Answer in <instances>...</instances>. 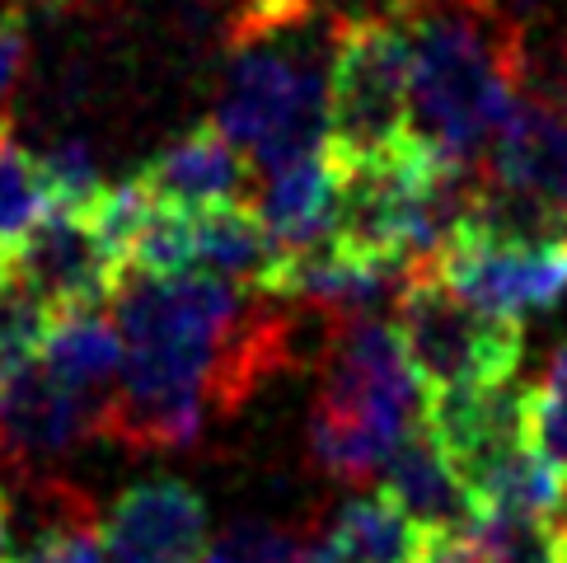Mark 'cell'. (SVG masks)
Masks as SVG:
<instances>
[{"mask_svg": "<svg viewBox=\"0 0 567 563\" xmlns=\"http://www.w3.org/2000/svg\"><path fill=\"white\" fill-rule=\"evenodd\" d=\"M127 361L109 395L104 437L132 455L188 451L212 418L245 409L291 361V319L272 296L212 273H136L113 291Z\"/></svg>", "mask_w": 567, "mask_h": 563, "instance_id": "obj_1", "label": "cell"}, {"mask_svg": "<svg viewBox=\"0 0 567 563\" xmlns=\"http://www.w3.org/2000/svg\"><path fill=\"white\" fill-rule=\"evenodd\" d=\"M427 418L422 376L380 315L333 319L310 413V455L338 484H371Z\"/></svg>", "mask_w": 567, "mask_h": 563, "instance_id": "obj_2", "label": "cell"}, {"mask_svg": "<svg viewBox=\"0 0 567 563\" xmlns=\"http://www.w3.org/2000/svg\"><path fill=\"white\" fill-rule=\"evenodd\" d=\"M516 104V33L427 0L413 14V136L464 165H488Z\"/></svg>", "mask_w": 567, "mask_h": 563, "instance_id": "obj_3", "label": "cell"}, {"mask_svg": "<svg viewBox=\"0 0 567 563\" xmlns=\"http://www.w3.org/2000/svg\"><path fill=\"white\" fill-rule=\"evenodd\" d=\"M315 24L230 43L212 127L249 155L254 174L329 151V48H306Z\"/></svg>", "mask_w": 567, "mask_h": 563, "instance_id": "obj_4", "label": "cell"}, {"mask_svg": "<svg viewBox=\"0 0 567 563\" xmlns=\"http://www.w3.org/2000/svg\"><path fill=\"white\" fill-rule=\"evenodd\" d=\"M413 141V19L333 33L329 155L338 165L394 155Z\"/></svg>", "mask_w": 567, "mask_h": 563, "instance_id": "obj_5", "label": "cell"}, {"mask_svg": "<svg viewBox=\"0 0 567 563\" xmlns=\"http://www.w3.org/2000/svg\"><path fill=\"white\" fill-rule=\"evenodd\" d=\"M394 334L432 395L502 386L520 376L525 329L470 306L436 273L409 277L394 300Z\"/></svg>", "mask_w": 567, "mask_h": 563, "instance_id": "obj_6", "label": "cell"}, {"mask_svg": "<svg viewBox=\"0 0 567 563\" xmlns=\"http://www.w3.org/2000/svg\"><path fill=\"white\" fill-rule=\"evenodd\" d=\"M436 277L470 306L506 325H520L567 300V239L549 245H506V239H460Z\"/></svg>", "mask_w": 567, "mask_h": 563, "instance_id": "obj_7", "label": "cell"}, {"mask_svg": "<svg viewBox=\"0 0 567 563\" xmlns=\"http://www.w3.org/2000/svg\"><path fill=\"white\" fill-rule=\"evenodd\" d=\"M6 258L62 315L109 306L117 282L127 273V258L109 245V235L94 226V216L56 212V207L14 249H6Z\"/></svg>", "mask_w": 567, "mask_h": 563, "instance_id": "obj_8", "label": "cell"}, {"mask_svg": "<svg viewBox=\"0 0 567 563\" xmlns=\"http://www.w3.org/2000/svg\"><path fill=\"white\" fill-rule=\"evenodd\" d=\"M427 428L436 432L460 484L478 498L488 479L535 447L530 432V380H502L478 390H445L427 399Z\"/></svg>", "mask_w": 567, "mask_h": 563, "instance_id": "obj_9", "label": "cell"}, {"mask_svg": "<svg viewBox=\"0 0 567 563\" xmlns=\"http://www.w3.org/2000/svg\"><path fill=\"white\" fill-rule=\"evenodd\" d=\"M104 418H109V395L66 386L43 361H33L29 371H19L0 390V432H6L24 474H33V465H48V460L80 451L94 437H104Z\"/></svg>", "mask_w": 567, "mask_h": 563, "instance_id": "obj_10", "label": "cell"}, {"mask_svg": "<svg viewBox=\"0 0 567 563\" xmlns=\"http://www.w3.org/2000/svg\"><path fill=\"white\" fill-rule=\"evenodd\" d=\"M109 563H202L207 502L184 479H146L113 498L104 512Z\"/></svg>", "mask_w": 567, "mask_h": 563, "instance_id": "obj_11", "label": "cell"}, {"mask_svg": "<svg viewBox=\"0 0 567 563\" xmlns=\"http://www.w3.org/2000/svg\"><path fill=\"white\" fill-rule=\"evenodd\" d=\"M403 287H409V273L348 254L329 239V245H319L310 254L281 258L268 296L300 300V306H310L329 319H352V315H380V306H394Z\"/></svg>", "mask_w": 567, "mask_h": 563, "instance_id": "obj_12", "label": "cell"}, {"mask_svg": "<svg viewBox=\"0 0 567 563\" xmlns=\"http://www.w3.org/2000/svg\"><path fill=\"white\" fill-rule=\"evenodd\" d=\"M249 155L235 141L202 123L188 136H178L174 146H165L146 170L141 184L151 188L155 203L184 207V212H212V207H239L249 193Z\"/></svg>", "mask_w": 567, "mask_h": 563, "instance_id": "obj_13", "label": "cell"}, {"mask_svg": "<svg viewBox=\"0 0 567 563\" xmlns=\"http://www.w3.org/2000/svg\"><path fill=\"white\" fill-rule=\"evenodd\" d=\"M380 493L413 521L422 535H460L478 521V508L470 489L460 484L455 465L445 460L436 432L427 428V418L399 441V451L384 465Z\"/></svg>", "mask_w": 567, "mask_h": 563, "instance_id": "obj_14", "label": "cell"}, {"mask_svg": "<svg viewBox=\"0 0 567 563\" xmlns=\"http://www.w3.org/2000/svg\"><path fill=\"white\" fill-rule=\"evenodd\" d=\"M338 193H342V178H338V165L329 151L258 174L254 212L262 226H268V235L277 239L281 258L329 245L333 221H338Z\"/></svg>", "mask_w": 567, "mask_h": 563, "instance_id": "obj_15", "label": "cell"}, {"mask_svg": "<svg viewBox=\"0 0 567 563\" xmlns=\"http://www.w3.org/2000/svg\"><path fill=\"white\" fill-rule=\"evenodd\" d=\"M483 170L567 216V113L520 94Z\"/></svg>", "mask_w": 567, "mask_h": 563, "instance_id": "obj_16", "label": "cell"}, {"mask_svg": "<svg viewBox=\"0 0 567 563\" xmlns=\"http://www.w3.org/2000/svg\"><path fill=\"white\" fill-rule=\"evenodd\" d=\"M277 268H281V249L249 203L197 212V273L226 277L235 287L268 296Z\"/></svg>", "mask_w": 567, "mask_h": 563, "instance_id": "obj_17", "label": "cell"}, {"mask_svg": "<svg viewBox=\"0 0 567 563\" xmlns=\"http://www.w3.org/2000/svg\"><path fill=\"white\" fill-rule=\"evenodd\" d=\"M127 344L117 319L104 310H71L56 315V325L43 344V367L62 376L66 386L90 395H113L117 376H123Z\"/></svg>", "mask_w": 567, "mask_h": 563, "instance_id": "obj_18", "label": "cell"}, {"mask_svg": "<svg viewBox=\"0 0 567 563\" xmlns=\"http://www.w3.org/2000/svg\"><path fill=\"white\" fill-rule=\"evenodd\" d=\"M52 315L56 310L10 268V258L0 254V390L38 361V352H43L48 334L56 325Z\"/></svg>", "mask_w": 567, "mask_h": 563, "instance_id": "obj_19", "label": "cell"}, {"mask_svg": "<svg viewBox=\"0 0 567 563\" xmlns=\"http://www.w3.org/2000/svg\"><path fill=\"white\" fill-rule=\"evenodd\" d=\"M52 197L38 170V155L14 136L10 113H0V254L14 249L38 221L48 216Z\"/></svg>", "mask_w": 567, "mask_h": 563, "instance_id": "obj_20", "label": "cell"}, {"mask_svg": "<svg viewBox=\"0 0 567 563\" xmlns=\"http://www.w3.org/2000/svg\"><path fill=\"white\" fill-rule=\"evenodd\" d=\"M38 170H43V184H48V197L56 212L90 216L113 188L104 178V165H99L94 146L80 136H52L48 146L38 151Z\"/></svg>", "mask_w": 567, "mask_h": 563, "instance_id": "obj_21", "label": "cell"}, {"mask_svg": "<svg viewBox=\"0 0 567 563\" xmlns=\"http://www.w3.org/2000/svg\"><path fill=\"white\" fill-rule=\"evenodd\" d=\"M470 563H563L558 521L478 516L470 526Z\"/></svg>", "mask_w": 567, "mask_h": 563, "instance_id": "obj_22", "label": "cell"}, {"mask_svg": "<svg viewBox=\"0 0 567 563\" xmlns=\"http://www.w3.org/2000/svg\"><path fill=\"white\" fill-rule=\"evenodd\" d=\"M202 563H306V531L262 516H239L220 531Z\"/></svg>", "mask_w": 567, "mask_h": 563, "instance_id": "obj_23", "label": "cell"}, {"mask_svg": "<svg viewBox=\"0 0 567 563\" xmlns=\"http://www.w3.org/2000/svg\"><path fill=\"white\" fill-rule=\"evenodd\" d=\"M530 432L535 451L567 474V344H558L530 380Z\"/></svg>", "mask_w": 567, "mask_h": 563, "instance_id": "obj_24", "label": "cell"}, {"mask_svg": "<svg viewBox=\"0 0 567 563\" xmlns=\"http://www.w3.org/2000/svg\"><path fill=\"white\" fill-rule=\"evenodd\" d=\"M427 0H300V10L333 33L342 29H367V24H409Z\"/></svg>", "mask_w": 567, "mask_h": 563, "instance_id": "obj_25", "label": "cell"}, {"mask_svg": "<svg viewBox=\"0 0 567 563\" xmlns=\"http://www.w3.org/2000/svg\"><path fill=\"white\" fill-rule=\"evenodd\" d=\"M29 66V33H24V14H0V113H6L10 94L19 90Z\"/></svg>", "mask_w": 567, "mask_h": 563, "instance_id": "obj_26", "label": "cell"}, {"mask_svg": "<svg viewBox=\"0 0 567 563\" xmlns=\"http://www.w3.org/2000/svg\"><path fill=\"white\" fill-rule=\"evenodd\" d=\"M441 6H460V10L488 14V19H497V24H506V29H525L539 14L544 0H441Z\"/></svg>", "mask_w": 567, "mask_h": 563, "instance_id": "obj_27", "label": "cell"}, {"mask_svg": "<svg viewBox=\"0 0 567 563\" xmlns=\"http://www.w3.org/2000/svg\"><path fill=\"white\" fill-rule=\"evenodd\" d=\"M19 479H24V470H19V460H14V451H10L6 432H0V502H6V498L14 493Z\"/></svg>", "mask_w": 567, "mask_h": 563, "instance_id": "obj_28", "label": "cell"}, {"mask_svg": "<svg viewBox=\"0 0 567 563\" xmlns=\"http://www.w3.org/2000/svg\"><path fill=\"white\" fill-rule=\"evenodd\" d=\"M525 29H539V33H549L554 43H558V52L567 57V33H558V29H549V24H525Z\"/></svg>", "mask_w": 567, "mask_h": 563, "instance_id": "obj_29", "label": "cell"}, {"mask_svg": "<svg viewBox=\"0 0 567 563\" xmlns=\"http://www.w3.org/2000/svg\"><path fill=\"white\" fill-rule=\"evenodd\" d=\"M558 531H567V502H563V516H558Z\"/></svg>", "mask_w": 567, "mask_h": 563, "instance_id": "obj_30", "label": "cell"}, {"mask_svg": "<svg viewBox=\"0 0 567 563\" xmlns=\"http://www.w3.org/2000/svg\"><path fill=\"white\" fill-rule=\"evenodd\" d=\"M563 563H567V531H563Z\"/></svg>", "mask_w": 567, "mask_h": 563, "instance_id": "obj_31", "label": "cell"}]
</instances>
